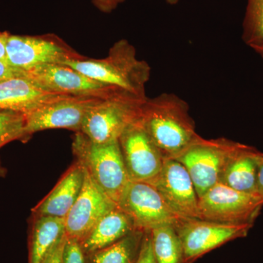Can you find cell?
I'll list each match as a JSON object with an SVG mask.
<instances>
[{
  "instance_id": "obj_11",
  "label": "cell",
  "mask_w": 263,
  "mask_h": 263,
  "mask_svg": "<svg viewBox=\"0 0 263 263\" xmlns=\"http://www.w3.org/2000/svg\"><path fill=\"white\" fill-rule=\"evenodd\" d=\"M253 224H223L184 219L175 228L182 243L186 263L226 242L247 236Z\"/></svg>"
},
{
  "instance_id": "obj_23",
  "label": "cell",
  "mask_w": 263,
  "mask_h": 263,
  "mask_svg": "<svg viewBox=\"0 0 263 263\" xmlns=\"http://www.w3.org/2000/svg\"><path fill=\"white\" fill-rule=\"evenodd\" d=\"M25 127V114L0 111V148L10 142L27 139Z\"/></svg>"
},
{
  "instance_id": "obj_14",
  "label": "cell",
  "mask_w": 263,
  "mask_h": 263,
  "mask_svg": "<svg viewBox=\"0 0 263 263\" xmlns=\"http://www.w3.org/2000/svg\"><path fill=\"white\" fill-rule=\"evenodd\" d=\"M164 201L183 219H200L199 197L187 170L174 158H165L163 167L152 183Z\"/></svg>"
},
{
  "instance_id": "obj_13",
  "label": "cell",
  "mask_w": 263,
  "mask_h": 263,
  "mask_svg": "<svg viewBox=\"0 0 263 263\" xmlns=\"http://www.w3.org/2000/svg\"><path fill=\"white\" fill-rule=\"evenodd\" d=\"M117 208L85 171L80 195L65 219L66 235L82 241L102 218Z\"/></svg>"
},
{
  "instance_id": "obj_26",
  "label": "cell",
  "mask_w": 263,
  "mask_h": 263,
  "mask_svg": "<svg viewBox=\"0 0 263 263\" xmlns=\"http://www.w3.org/2000/svg\"><path fill=\"white\" fill-rule=\"evenodd\" d=\"M67 238L65 233L50 250L42 263H63V254Z\"/></svg>"
},
{
  "instance_id": "obj_30",
  "label": "cell",
  "mask_w": 263,
  "mask_h": 263,
  "mask_svg": "<svg viewBox=\"0 0 263 263\" xmlns=\"http://www.w3.org/2000/svg\"><path fill=\"white\" fill-rule=\"evenodd\" d=\"M10 33L0 32V60L5 61L6 58V43Z\"/></svg>"
},
{
  "instance_id": "obj_9",
  "label": "cell",
  "mask_w": 263,
  "mask_h": 263,
  "mask_svg": "<svg viewBox=\"0 0 263 263\" xmlns=\"http://www.w3.org/2000/svg\"><path fill=\"white\" fill-rule=\"evenodd\" d=\"M23 73V77L40 89L55 94L107 98L124 91L90 79L64 64L39 66Z\"/></svg>"
},
{
  "instance_id": "obj_22",
  "label": "cell",
  "mask_w": 263,
  "mask_h": 263,
  "mask_svg": "<svg viewBox=\"0 0 263 263\" xmlns=\"http://www.w3.org/2000/svg\"><path fill=\"white\" fill-rule=\"evenodd\" d=\"M242 39L249 46L263 41V0H247Z\"/></svg>"
},
{
  "instance_id": "obj_19",
  "label": "cell",
  "mask_w": 263,
  "mask_h": 263,
  "mask_svg": "<svg viewBox=\"0 0 263 263\" xmlns=\"http://www.w3.org/2000/svg\"><path fill=\"white\" fill-rule=\"evenodd\" d=\"M65 234V219L52 216H33L29 263H42L53 246Z\"/></svg>"
},
{
  "instance_id": "obj_17",
  "label": "cell",
  "mask_w": 263,
  "mask_h": 263,
  "mask_svg": "<svg viewBox=\"0 0 263 263\" xmlns=\"http://www.w3.org/2000/svg\"><path fill=\"white\" fill-rule=\"evenodd\" d=\"M137 230L134 223L119 207L104 217L81 242L85 253L93 254L109 247Z\"/></svg>"
},
{
  "instance_id": "obj_21",
  "label": "cell",
  "mask_w": 263,
  "mask_h": 263,
  "mask_svg": "<svg viewBox=\"0 0 263 263\" xmlns=\"http://www.w3.org/2000/svg\"><path fill=\"white\" fill-rule=\"evenodd\" d=\"M151 233L157 263H185L182 243L174 226L159 227Z\"/></svg>"
},
{
  "instance_id": "obj_3",
  "label": "cell",
  "mask_w": 263,
  "mask_h": 263,
  "mask_svg": "<svg viewBox=\"0 0 263 263\" xmlns=\"http://www.w3.org/2000/svg\"><path fill=\"white\" fill-rule=\"evenodd\" d=\"M72 152L99 187L118 204L130 181L119 140L96 143L81 133H76Z\"/></svg>"
},
{
  "instance_id": "obj_25",
  "label": "cell",
  "mask_w": 263,
  "mask_h": 263,
  "mask_svg": "<svg viewBox=\"0 0 263 263\" xmlns=\"http://www.w3.org/2000/svg\"><path fill=\"white\" fill-rule=\"evenodd\" d=\"M135 263H157L153 247H152V233L145 231L140 249L139 253Z\"/></svg>"
},
{
  "instance_id": "obj_7",
  "label": "cell",
  "mask_w": 263,
  "mask_h": 263,
  "mask_svg": "<svg viewBox=\"0 0 263 263\" xmlns=\"http://www.w3.org/2000/svg\"><path fill=\"white\" fill-rule=\"evenodd\" d=\"M83 56L54 34L41 36L9 34L6 43L5 62L21 72L45 65L65 64Z\"/></svg>"
},
{
  "instance_id": "obj_5",
  "label": "cell",
  "mask_w": 263,
  "mask_h": 263,
  "mask_svg": "<svg viewBox=\"0 0 263 263\" xmlns=\"http://www.w3.org/2000/svg\"><path fill=\"white\" fill-rule=\"evenodd\" d=\"M243 145L226 138L206 140L200 136L174 159L187 170L200 197L220 183L227 166Z\"/></svg>"
},
{
  "instance_id": "obj_29",
  "label": "cell",
  "mask_w": 263,
  "mask_h": 263,
  "mask_svg": "<svg viewBox=\"0 0 263 263\" xmlns=\"http://www.w3.org/2000/svg\"><path fill=\"white\" fill-rule=\"evenodd\" d=\"M257 193L263 197V153L259 158L257 171Z\"/></svg>"
},
{
  "instance_id": "obj_28",
  "label": "cell",
  "mask_w": 263,
  "mask_h": 263,
  "mask_svg": "<svg viewBox=\"0 0 263 263\" xmlns=\"http://www.w3.org/2000/svg\"><path fill=\"white\" fill-rule=\"evenodd\" d=\"M126 0H92L93 5L103 13H111Z\"/></svg>"
},
{
  "instance_id": "obj_33",
  "label": "cell",
  "mask_w": 263,
  "mask_h": 263,
  "mask_svg": "<svg viewBox=\"0 0 263 263\" xmlns=\"http://www.w3.org/2000/svg\"><path fill=\"white\" fill-rule=\"evenodd\" d=\"M167 3L170 5H176L180 1V0H165Z\"/></svg>"
},
{
  "instance_id": "obj_24",
  "label": "cell",
  "mask_w": 263,
  "mask_h": 263,
  "mask_svg": "<svg viewBox=\"0 0 263 263\" xmlns=\"http://www.w3.org/2000/svg\"><path fill=\"white\" fill-rule=\"evenodd\" d=\"M84 250L81 242L67 238L63 254V263H85Z\"/></svg>"
},
{
  "instance_id": "obj_32",
  "label": "cell",
  "mask_w": 263,
  "mask_h": 263,
  "mask_svg": "<svg viewBox=\"0 0 263 263\" xmlns=\"http://www.w3.org/2000/svg\"><path fill=\"white\" fill-rule=\"evenodd\" d=\"M7 170L4 166L2 164L1 161H0V178L5 177L6 176Z\"/></svg>"
},
{
  "instance_id": "obj_10",
  "label": "cell",
  "mask_w": 263,
  "mask_h": 263,
  "mask_svg": "<svg viewBox=\"0 0 263 263\" xmlns=\"http://www.w3.org/2000/svg\"><path fill=\"white\" fill-rule=\"evenodd\" d=\"M119 143L130 181L153 182L160 174L165 158L140 119L122 133Z\"/></svg>"
},
{
  "instance_id": "obj_27",
  "label": "cell",
  "mask_w": 263,
  "mask_h": 263,
  "mask_svg": "<svg viewBox=\"0 0 263 263\" xmlns=\"http://www.w3.org/2000/svg\"><path fill=\"white\" fill-rule=\"evenodd\" d=\"M23 72L13 68L6 62L0 60V82L13 78L23 77Z\"/></svg>"
},
{
  "instance_id": "obj_2",
  "label": "cell",
  "mask_w": 263,
  "mask_h": 263,
  "mask_svg": "<svg viewBox=\"0 0 263 263\" xmlns=\"http://www.w3.org/2000/svg\"><path fill=\"white\" fill-rule=\"evenodd\" d=\"M70 66L90 79L124 90L142 98H147L146 86L151 67L137 57L136 48L127 40L114 43L105 58L68 60Z\"/></svg>"
},
{
  "instance_id": "obj_15",
  "label": "cell",
  "mask_w": 263,
  "mask_h": 263,
  "mask_svg": "<svg viewBox=\"0 0 263 263\" xmlns=\"http://www.w3.org/2000/svg\"><path fill=\"white\" fill-rule=\"evenodd\" d=\"M65 97L40 89L26 78H13L0 82V111L27 114Z\"/></svg>"
},
{
  "instance_id": "obj_1",
  "label": "cell",
  "mask_w": 263,
  "mask_h": 263,
  "mask_svg": "<svg viewBox=\"0 0 263 263\" xmlns=\"http://www.w3.org/2000/svg\"><path fill=\"white\" fill-rule=\"evenodd\" d=\"M140 122L164 158H175L200 137L188 103L173 93L147 98Z\"/></svg>"
},
{
  "instance_id": "obj_18",
  "label": "cell",
  "mask_w": 263,
  "mask_h": 263,
  "mask_svg": "<svg viewBox=\"0 0 263 263\" xmlns=\"http://www.w3.org/2000/svg\"><path fill=\"white\" fill-rule=\"evenodd\" d=\"M262 154L243 145L227 166L220 183L242 193L257 194V171Z\"/></svg>"
},
{
  "instance_id": "obj_16",
  "label": "cell",
  "mask_w": 263,
  "mask_h": 263,
  "mask_svg": "<svg viewBox=\"0 0 263 263\" xmlns=\"http://www.w3.org/2000/svg\"><path fill=\"white\" fill-rule=\"evenodd\" d=\"M84 178V167L76 161L51 193L32 209L33 216H52L65 219L80 195Z\"/></svg>"
},
{
  "instance_id": "obj_6",
  "label": "cell",
  "mask_w": 263,
  "mask_h": 263,
  "mask_svg": "<svg viewBox=\"0 0 263 263\" xmlns=\"http://www.w3.org/2000/svg\"><path fill=\"white\" fill-rule=\"evenodd\" d=\"M263 206V197L219 183L199 197L200 219L223 224H253Z\"/></svg>"
},
{
  "instance_id": "obj_12",
  "label": "cell",
  "mask_w": 263,
  "mask_h": 263,
  "mask_svg": "<svg viewBox=\"0 0 263 263\" xmlns=\"http://www.w3.org/2000/svg\"><path fill=\"white\" fill-rule=\"evenodd\" d=\"M112 96V95H111ZM105 98L69 96L46 104L26 115L27 136L51 129H67L80 133L89 109Z\"/></svg>"
},
{
  "instance_id": "obj_31",
  "label": "cell",
  "mask_w": 263,
  "mask_h": 263,
  "mask_svg": "<svg viewBox=\"0 0 263 263\" xmlns=\"http://www.w3.org/2000/svg\"><path fill=\"white\" fill-rule=\"evenodd\" d=\"M249 47L252 48L263 60V41L254 43V44L251 45Z\"/></svg>"
},
{
  "instance_id": "obj_20",
  "label": "cell",
  "mask_w": 263,
  "mask_h": 263,
  "mask_svg": "<svg viewBox=\"0 0 263 263\" xmlns=\"http://www.w3.org/2000/svg\"><path fill=\"white\" fill-rule=\"evenodd\" d=\"M145 231L136 230L109 247L91 254L92 263H135Z\"/></svg>"
},
{
  "instance_id": "obj_4",
  "label": "cell",
  "mask_w": 263,
  "mask_h": 263,
  "mask_svg": "<svg viewBox=\"0 0 263 263\" xmlns=\"http://www.w3.org/2000/svg\"><path fill=\"white\" fill-rule=\"evenodd\" d=\"M147 98L120 91L96 104L85 116L80 133L96 143L118 141L141 118Z\"/></svg>"
},
{
  "instance_id": "obj_8",
  "label": "cell",
  "mask_w": 263,
  "mask_h": 263,
  "mask_svg": "<svg viewBox=\"0 0 263 263\" xmlns=\"http://www.w3.org/2000/svg\"><path fill=\"white\" fill-rule=\"evenodd\" d=\"M118 207L131 218L137 230H151L164 226L176 227L183 220L164 201L152 184L129 181Z\"/></svg>"
}]
</instances>
